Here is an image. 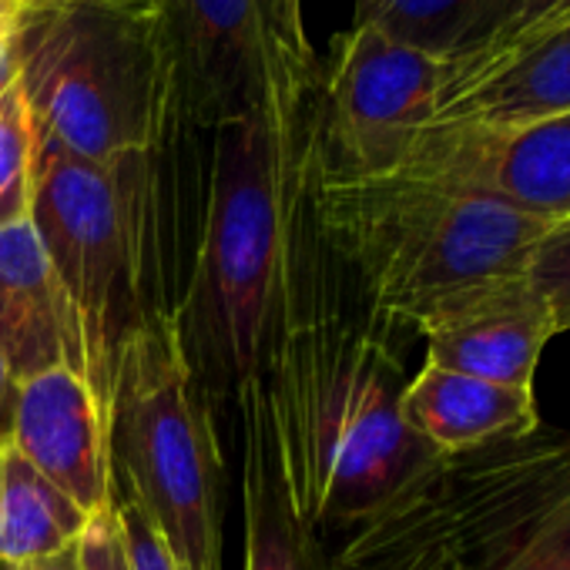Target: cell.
Returning a JSON list of instances; mask_svg holds the SVG:
<instances>
[{"label":"cell","instance_id":"cell-15","mask_svg":"<svg viewBox=\"0 0 570 570\" xmlns=\"http://www.w3.org/2000/svg\"><path fill=\"white\" fill-rule=\"evenodd\" d=\"M557 115H570V31L450 95L436 105L433 121L523 125Z\"/></svg>","mask_w":570,"mask_h":570},{"label":"cell","instance_id":"cell-13","mask_svg":"<svg viewBox=\"0 0 570 570\" xmlns=\"http://www.w3.org/2000/svg\"><path fill=\"white\" fill-rule=\"evenodd\" d=\"M0 356L21 383L55 366L85 376L75 316L31 218L0 228Z\"/></svg>","mask_w":570,"mask_h":570},{"label":"cell","instance_id":"cell-24","mask_svg":"<svg viewBox=\"0 0 570 570\" xmlns=\"http://www.w3.org/2000/svg\"><path fill=\"white\" fill-rule=\"evenodd\" d=\"M18 390H21V380L14 376V370L8 366V360L0 356V446H8V443H11Z\"/></svg>","mask_w":570,"mask_h":570},{"label":"cell","instance_id":"cell-8","mask_svg":"<svg viewBox=\"0 0 570 570\" xmlns=\"http://www.w3.org/2000/svg\"><path fill=\"white\" fill-rule=\"evenodd\" d=\"M178 108L202 128L268 115L296 128L316 115L323 68L303 0H161Z\"/></svg>","mask_w":570,"mask_h":570},{"label":"cell","instance_id":"cell-25","mask_svg":"<svg viewBox=\"0 0 570 570\" xmlns=\"http://www.w3.org/2000/svg\"><path fill=\"white\" fill-rule=\"evenodd\" d=\"M78 540L68 543V547H61L58 553H48L41 560H31V563H24L18 570H81V547H78Z\"/></svg>","mask_w":570,"mask_h":570},{"label":"cell","instance_id":"cell-20","mask_svg":"<svg viewBox=\"0 0 570 570\" xmlns=\"http://www.w3.org/2000/svg\"><path fill=\"white\" fill-rule=\"evenodd\" d=\"M38 125L21 85L0 95V228L31 218Z\"/></svg>","mask_w":570,"mask_h":570},{"label":"cell","instance_id":"cell-3","mask_svg":"<svg viewBox=\"0 0 570 570\" xmlns=\"http://www.w3.org/2000/svg\"><path fill=\"white\" fill-rule=\"evenodd\" d=\"M14 58L38 135L105 168L148 155L178 111L158 0L24 4Z\"/></svg>","mask_w":570,"mask_h":570},{"label":"cell","instance_id":"cell-12","mask_svg":"<svg viewBox=\"0 0 570 570\" xmlns=\"http://www.w3.org/2000/svg\"><path fill=\"white\" fill-rule=\"evenodd\" d=\"M416 333L426 340V363L513 390H533L540 353L557 336L523 272L450 299Z\"/></svg>","mask_w":570,"mask_h":570},{"label":"cell","instance_id":"cell-21","mask_svg":"<svg viewBox=\"0 0 570 570\" xmlns=\"http://www.w3.org/2000/svg\"><path fill=\"white\" fill-rule=\"evenodd\" d=\"M523 282L550 316L553 333H570V218L553 222L523 262Z\"/></svg>","mask_w":570,"mask_h":570},{"label":"cell","instance_id":"cell-6","mask_svg":"<svg viewBox=\"0 0 570 570\" xmlns=\"http://www.w3.org/2000/svg\"><path fill=\"white\" fill-rule=\"evenodd\" d=\"M181 316H148L105 403L115 493L138 503L175 570H222V456L198 400Z\"/></svg>","mask_w":570,"mask_h":570},{"label":"cell","instance_id":"cell-22","mask_svg":"<svg viewBox=\"0 0 570 570\" xmlns=\"http://www.w3.org/2000/svg\"><path fill=\"white\" fill-rule=\"evenodd\" d=\"M78 547H81V570H131L115 503L88 520Z\"/></svg>","mask_w":570,"mask_h":570},{"label":"cell","instance_id":"cell-1","mask_svg":"<svg viewBox=\"0 0 570 570\" xmlns=\"http://www.w3.org/2000/svg\"><path fill=\"white\" fill-rule=\"evenodd\" d=\"M403 386L376 316L356 326L299 309L282 282L258 400L272 473L303 533L360 523L436 456L403 423Z\"/></svg>","mask_w":570,"mask_h":570},{"label":"cell","instance_id":"cell-10","mask_svg":"<svg viewBox=\"0 0 570 570\" xmlns=\"http://www.w3.org/2000/svg\"><path fill=\"white\" fill-rule=\"evenodd\" d=\"M393 171L490 198L540 222H567L570 115L523 125L433 121Z\"/></svg>","mask_w":570,"mask_h":570},{"label":"cell","instance_id":"cell-26","mask_svg":"<svg viewBox=\"0 0 570 570\" xmlns=\"http://www.w3.org/2000/svg\"><path fill=\"white\" fill-rule=\"evenodd\" d=\"M18 14H21L18 4H8V0H0V61H4V58L11 55V48H14Z\"/></svg>","mask_w":570,"mask_h":570},{"label":"cell","instance_id":"cell-2","mask_svg":"<svg viewBox=\"0 0 570 570\" xmlns=\"http://www.w3.org/2000/svg\"><path fill=\"white\" fill-rule=\"evenodd\" d=\"M303 188L320 235L356 272L370 313L386 326L416 330L450 299L520 275L553 225L406 171H333L313 148V128Z\"/></svg>","mask_w":570,"mask_h":570},{"label":"cell","instance_id":"cell-11","mask_svg":"<svg viewBox=\"0 0 570 570\" xmlns=\"http://www.w3.org/2000/svg\"><path fill=\"white\" fill-rule=\"evenodd\" d=\"M11 446L88 517L115 503L108 416L81 373L55 366L21 383Z\"/></svg>","mask_w":570,"mask_h":570},{"label":"cell","instance_id":"cell-23","mask_svg":"<svg viewBox=\"0 0 570 570\" xmlns=\"http://www.w3.org/2000/svg\"><path fill=\"white\" fill-rule=\"evenodd\" d=\"M513 570H570V507L553 520V527L527 550Z\"/></svg>","mask_w":570,"mask_h":570},{"label":"cell","instance_id":"cell-5","mask_svg":"<svg viewBox=\"0 0 570 570\" xmlns=\"http://www.w3.org/2000/svg\"><path fill=\"white\" fill-rule=\"evenodd\" d=\"M313 118L285 128L268 115L215 128V161L191 289V340L222 383H248L268 356L285 262L303 198Z\"/></svg>","mask_w":570,"mask_h":570},{"label":"cell","instance_id":"cell-16","mask_svg":"<svg viewBox=\"0 0 570 570\" xmlns=\"http://www.w3.org/2000/svg\"><path fill=\"white\" fill-rule=\"evenodd\" d=\"M88 513L38 473L11 443L0 446V567L18 570L75 543Z\"/></svg>","mask_w":570,"mask_h":570},{"label":"cell","instance_id":"cell-28","mask_svg":"<svg viewBox=\"0 0 570 570\" xmlns=\"http://www.w3.org/2000/svg\"><path fill=\"white\" fill-rule=\"evenodd\" d=\"M567 31H570V28H567Z\"/></svg>","mask_w":570,"mask_h":570},{"label":"cell","instance_id":"cell-27","mask_svg":"<svg viewBox=\"0 0 570 570\" xmlns=\"http://www.w3.org/2000/svg\"><path fill=\"white\" fill-rule=\"evenodd\" d=\"M158 4H161V0H158Z\"/></svg>","mask_w":570,"mask_h":570},{"label":"cell","instance_id":"cell-7","mask_svg":"<svg viewBox=\"0 0 570 570\" xmlns=\"http://www.w3.org/2000/svg\"><path fill=\"white\" fill-rule=\"evenodd\" d=\"M125 168L85 161L38 135L31 225L75 316L85 380L108 403L125 343L148 320L135 299Z\"/></svg>","mask_w":570,"mask_h":570},{"label":"cell","instance_id":"cell-9","mask_svg":"<svg viewBox=\"0 0 570 570\" xmlns=\"http://www.w3.org/2000/svg\"><path fill=\"white\" fill-rule=\"evenodd\" d=\"M443 61L353 24L336 41L313 115L320 161L346 175L393 171L416 135L433 121Z\"/></svg>","mask_w":570,"mask_h":570},{"label":"cell","instance_id":"cell-4","mask_svg":"<svg viewBox=\"0 0 570 570\" xmlns=\"http://www.w3.org/2000/svg\"><path fill=\"white\" fill-rule=\"evenodd\" d=\"M570 507V433L436 453L353 523L333 570H513Z\"/></svg>","mask_w":570,"mask_h":570},{"label":"cell","instance_id":"cell-17","mask_svg":"<svg viewBox=\"0 0 570 570\" xmlns=\"http://www.w3.org/2000/svg\"><path fill=\"white\" fill-rule=\"evenodd\" d=\"M245 396V473H242V500H245V570H306L303 557V530L289 517L272 473L258 376L242 383Z\"/></svg>","mask_w":570,"mask_h":570},{"label":"cell","instance_id":"cell-19","mask_svg":"<svg viewBox=\"0 0 570 570\" xmlns=\"http://www.w3.org/2000/svg\"><path fill=\"white\" fill-rule=\"evenodd\" d=\"M497 0H356V24L436 61L460 58Z\"/></svg>","mask_w":570,"mask_h":570},{"label":"cell","instance_id":"cell-18","mask_svg":"<svg viewBox=\"0 0 570 570\" xmlns=\"http://www.w3.org/2000/svg\"><path fill=\"white\" fill-rule=\"evenodd\" d=\"M570 28V0H497L470 48L443 61L440 101ZM436 101V105H440Z\"/></svg>","mask_w":570,"mask_h":570},{"label":"cell","instance_id":"cell-14","mask_svg":"<svg viewBox=\"0 0 570 570\" xmlns=\"http://www.w3.org/2000/svg\"><path fill=\"white\" fill-rule=\"evenodd\" d=\"M403 423L436 453L523 440L540 430L533 390H513L423 363L400 396Z\"/></svg>","mask_w":570,"mask_h":570}]
</instances>
